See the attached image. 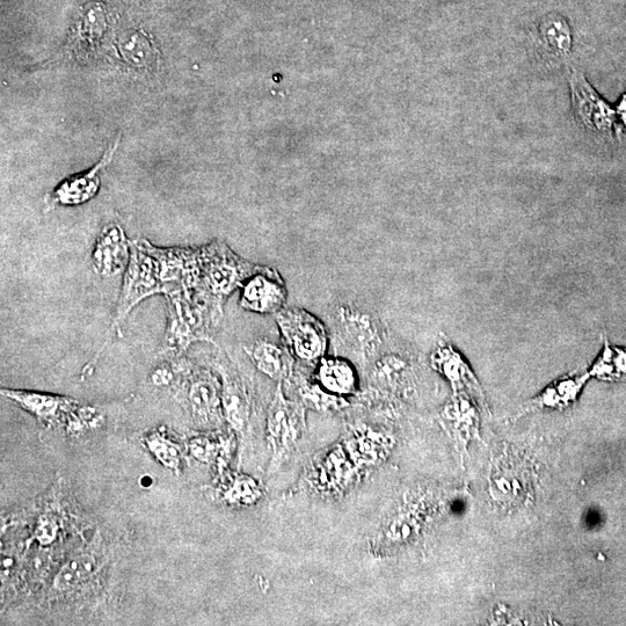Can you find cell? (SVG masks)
Returning a JSON list of instances; mask_svg holds the SVG:
<instances>
[{
  "label": "cell",
  "mask_w": 626,
  "mask_h": 626,
  "mask_svg": "<svg viewBox=\"0 0 626 626\" xmlns=\"http://www.w3.org/2000/svg\"><path fill=\"white\" fill-rule=\"evenodd\" d=\"M163 279L162 266L145 243L131 244L130 260L123 280L121 297L109 337L119 330L129 313L145 298L170 293Z\"/></svg>",
  "instance_id": "cell-1"
},
{
  "label": "cell",
  "mask_w": 626,
  "mask_h": 626,
  "mask_svg": "<svg viewBox=\"0 0 626 626\" xmlns=\"http://www.w3.org/2000/svg\"><path fill=\"white\" fill-rule=\"evenodd\" d=\"M169 320L164 338V348L170 352H184L196 341L213 342L210 337V319L218 309L193 302L188 290L170 291L166 294Z\"/></svg>",
  "instance_id": "cell-2"
},
{
  "label": "cell",
  "mask_w": 626,
  "mask_h": 626,
  "mask_svg": "<svg viewBox=\"0 0 626 626\" xmlns=\"http://www.w3.org/2000/svg\"><path fill=\"white\" fill-rule=\"evenodd\" d=\"M334 322L341 344L362 360H376L388 342L385 326L373 313L342 304L334 313Z\"/></svg>",
  "instance_id": "cell-3"
},
{
  "label": "cell",
  "mask_w": 626,
  "mask_h": 626,
  "mask_svg": "<svg viewBox=\"0 0 626 626\" xmlns=\"http://www.w3.org/2000/svg\"><path fill=\"white\" fill-rule=\"evenodd\" d=\"M202 285L210 295L227 297L242 288L260 266L236 256L227 245L214 242L200 250Z\"/></svg>",
  "instance_id": "cell-4"
},
{
  "label": "cell",
  "mask_w": 626,
  "mask_h": 626,
  "mask_svg": "<svg viewBox=\"0 0 626 626\" xmlns=\"http://www.w3.org/2000/svg\"><path fill=\"white\" fill-rule=\"evenodd\" d=\"M276 323L283 344L295 358L304 362H319L324 358L329 336L324 324L311 313L300 308L283 309L276 313Z\"/></svg>",
  "instance_id": "cell-5"
},
{
  "label": "cell",
  "mask_w": 626,
  "mask_h": 626,
  "mask_svg": "<svg viewBox=\"0 0 626 626\" xmlns=\"http://www.w3.org/2000/svg\"><path fill=\"white\" fill-rule=\"evenodd\" d=\"M304 405L291 402L279 383L267 416L268 441L273 449L274 462L286 461L305 428Z\"/></svg>",
  "instance_id": "cell-6"
},
{
  "label": "cell",
  "mask_w": 626,
  "mask_h": 626,
  "mask_svg": "<svg viewBox=\"0 0 626 626\" xmlns=\"http://www.w3.org/2000/svg\"><path fill=\"white\" fill-rule=\"evenodd\" d=\"M574 111L584 125L594 133L613 136V131L620 137L616 109L604 101L595 92L584 75L572 68L570 77Z\"/></svg>",
  "instance_id": "cell-7"
},
{
  "label": "cell",
  "mask_w": 626,
  "mask_h": 626,
  "mask_svg": "<svg viewBox=\"0 0 626 626\" xmlns=\"http://www.w3.org/2000/svg\"><path fill=\"white\" fill-rule=\"evenodd\" d=\"M285 281L275 269L259 267L242 287L240 307L261 315H276L285 309L287 302Z\"/></svg>",
  "instance_id": "cell-8"
},
{
  "label": "cell",
  "mask_w": 626,
  "mask_h": 626,
  "mask_svg": "<svg viewBox=\"0 0 626 626\" xmlns=\"http://www.w3.org/2000/svg\"><path fill=\"white\" fill-rule=\"evenodd\" d=\"M119 142L120 137L116 140L113 147L106 151V154L100 159V162L96 166H93L92 169L62 181V183L54 189L53 193H50L48 198L49 207H74L83 205V203L92 200L100 189L101 172L112 162L115 152L119 148Z\"/></svg>",
  "instance_id": "cell-9"
},
{
  "label": "cell",
  "mask_w": 626,
  "mask_h": 626,
  "mask_svg": "<svg viewBox=\"0 0 626 626\" xmlns=\"http://www.w3.org/2000/svg\"><path fill=\"white\" fill-rule=\"evenodd\" d=\"M492 497L500 504L515 506L527 499L530 490V472L520 457L501 456L492 469L490 478Z\"/></svg>",
  "instance_id": "cell-10"
},
{
  "label": "cell",
  "mask_w": 626,
  "mask_h": 626,
  "mask_svg": "<svg viewBox=\"0 0 626 626\" xmlns=\"http://www.w3.org/2000/svg\"><path fill=\"white\" fill-rule=\"evenodd\" d=\"M108 27L105 6L100 2H90L79 12L74 31H72L68 50L77 56H89L96 52Z\"/></svg>",
  "instance_id": "cell-11"
},
{
  "label": "cell",
  "mask_w": 626,
  "mask_h": 626,
  "mask_svg": "<svg viewBox=\"0 0 626 626\" xmlns=\"http://www.w3.org/2000/svg\"><path fill=\"white\" fill-rule=\"evenodd\" d=\"M129 260L125 231L118 224L107 225L101 231L92 252L94 271L101 276H113L121 273Z\"/></svg>",
  "instance_id": "cell-12"
},
{
  "label": "cell",
  "mask_w": 626,
  "mask_h": 626,
  "mask_svg": "<svg viewBox=\"0 0 626 626\" xmlns=\"http://www.w3.org/2000/svg\"><path fill=\"white\" fill-rule=\"evenodd\" d=\"M116 54L129 69L154 71L160 56L152 36L140 28H127L115 40Z\"/></svg>",
  "instance_id": "cell-13"
},
{
  "label": "cell",
  "mask_w": 626,
  "mask_h": 626,
  "mask_svg": "<svg viewBox=\"0 0 626 626\" xmlns=\"http://www.w3.org/2000/svg\"><path fill=\"white\" fill-rule=\"evenodd\" d=\"M187 398L193 416L205 424H213L220 417L222 388L207 371L193 375L187 390Z\"/></svg>",
  "instance_id": "cell-14"
},
{
  "label": "cell",
  "mask_w": 626,
  "mask_h": 626,
  "mask_svg": "<svg viewBox=\"0 0 626 626\" xmlns=\"http://www.w3.org/2000/svg\"><path fill=\"white\" fill-rule=\"evenodd\" d=\"M254 366L272 380H289L294 375V358L286 346H279L267 339H260L246 348Z\"/></svg>",
  "instance_id": "cell-15"
},
{
  "label": "cell",
  "mask_w": 626,
  "mask_h": 626,
  "mask_svg": "<svg viewBox=\"0 0 626 626\" xmlns=\"http://www.w3.org/2000/svg\"><path fill=\"white\" fill-rule=\"evenodd\" d=\"M432 366L453 385L457 393L465 389L473 390L483 396L475 375L472 374L467 362L446 339L439 341L432 354Z\"/></svg>",
  "instance_id": "cell-16"
},
{
  "label": "cell",
  "mask_w": 626,
  "mask_h": 626,
  "mask_svg": "<svg viewBox=\"0 0 626 626\" xmlns=\"http://www.w3.org/2000/svg\"><path fill=\"white\" fill-rule=\"evenodd\" d=\"M316 381L320 388L338 397L354 395L358 390V377L351 363L332 356L319 360Z\"/></svg>",
  "instance_id": "cell-17"
},
{
  "label": "cell",
  "mask_w": 626,
  "mask_h": 626,
  "mask_svg": "<svg viewBox=\"0 0 626 626\" xmlns=\"http://www.w3.org/2000/svg\"><path fill=\"white\" fill-rule=\"evenodd\" d=\"M2 395L41 420L56 419L62 413L71 411L75 407L71 399L49 395V393L3 389Z\"/></svg>",
  "instance_id": "cell-18"
},
{
  "label": "cell",
  "mask_w": 626,
  "mask_h": 626,
  "mask_svg": "<svg viewBox=\"0 0 626 626\" xmlns=\"http://www.w3.org/2000/svg\"><path fill=\"white\" fill-rule=\"evenodd\" d=\"M222 405L229 424L242 431L250 416V399L242 382L225 371L223 374Z\"/></svg>",
  "instance_id": "cell-19"
},
{
  "label": "cell",
  "mask_w": 626,
  "mask_h": 626,
  "mask_svg": "<svg viewBox=\"0 0 626 626\" xmlns=\"http://www.w3.org/2000/svg\"><path fill=\"white\" fill-rule=\"evenodd\" d=\"M589 374L584 376L566 377L545 389L540 397L530 403L528 409L537 410L541 407H564L570 405L577 399L579 392L587 382Z\"/></svg>",
  "instance_id": "cell-20"
},
{
  "label": "cell",
  "mask_w": 626,
  "mask_h": 626,
  "mask_svg": "<svg viewBox=\"0 0 626 626\" xmlns=\"http://www.w3.org/2000/svg\"><path fill=\"white\" fill-rule=\"evenodd\" d=\"M588 374L604 381L624 380L626 378V349L611 346L608 339L604 338L602 352Z\"/></svg>",
  "instance_id": "cell-21"
},
{
  "label": "cell",
  "mask_w": 626,
  "mask_h": 626,
  "mask_svg": "<svg viewBox=\"0 0 626 626\" xmlns=\"http://www.w3.org/2000/svg\"><path fill=\"white\" fill-rule=\"evenodd\" d=\"M541 38L551 53L565 57L569 55L572 45L571 29L563 17L549 16L540 26Z\"/></svg>",
  "instance_id": "cell-22"
},
{
  "label": "cell",
  "mask_w": 626,
  "mask_h": 626,
  "mask_svg": "<svg viewBox=\"0 0 626 626\" xmlns=\"http://www.w3.org/2000/svg\"><path fill=\"white\" fill-rule=\"evenodd\" d=\"M96 569V562L91 556L78 557L63 567L56 575L55 587L60 591H68L89 577Z\"/></svg>",
  "instance_id": "cell-23"
},
{
  "label": "cell",
  "mask_w": 626,
  "mask_h": 626,
  "mask_svg": "<svg viewBox=\"0 0 626 626\" xmlns=\"http://www.w3.org/2000/svg\"><path fill=\"white\" fill-rule=\"evenodd\" d=\"M300 392L303 402L318 411H339L348 406L344 397L331 395L317 383L301 382Z\"/></svg>",
  "instance_id": "cell-24"
},
{
  "label": "cell",
  "mask_w": 626,
  "mask_h": 626,
  "mask_svg": "<svg viewBox=\"0 0 626 626\" xmlns=\"http://www.w3.org/2000/svg\"><path fill=\"white\" fill-rule=\"evenodd\" d=\"M148 447L165 467L176 469L180 462L179 449L172 442L160 435H151L147 440Z\"/></svg>",
  "instance_id": "cell-25"
},
{
  "label": "cell",
  "mask_w": 626,
  "mask_h": 626,
  "mask_svg": "<svg viewBox=\"0 0 626 626\" xmlns=\"http://www.w3.org/2000/svg\"><path fill=\"white\" fill-rule=\"evenodd\" d=\"M260 491L256 483L249 478H239L230 491V499L235 502L250 504L258 499Z\"/></svg>",
  "instance_id": "cell-26"
},
{
  "label": "cell",
  "mask_w": 626,
  "mask_h": 626,
  "mask_svg": "<svg viewBox=\"0 0 626 626\" xmlns=\"http://www.w3.org/2000/svg\"><path fill=\"white\" fill-rule=\"evenodd\" d=\"M55 523L53 521L43 519L40 522V526L38 527V531H36V536H38V540L43 544L52 543L56 536Z\"/></svg>",
  "instance_id": "cell-27"
},
{
  "label": "cell",
  "mask_w": 626,
  "mask_h": 626,
  "mask_svg": "<svg viewBox=\"0 0 626 626\" xmlns=\"http://www.w3.org/2000/svg\"><path fill=\"white\" fill-rule=\"evenodd\" d=\"M618 125L622 131L623 127H626V94L623 97L621 104L616 109Z\"/></svg>",
  "instance_id": "cell-28"
}]
</instances>
